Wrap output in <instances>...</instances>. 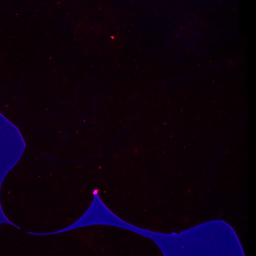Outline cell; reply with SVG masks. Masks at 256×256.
Returning <instances> with one entry per match:
<instances>
[{
    "instance_id": "6da1fadb",
    "label": "cell",
    "mask_w": 256,
    "mask_h": 256,
    "mask_svg": "<svg viewBox=\"0 0 256 256\" xmlns=\"http://www.w3.org/2000/svg\"><path fill=\"white\" fill-rule=\"evenodd\" d=\"M7 223L10 224L16 227L17 228L20 229L19 227L17 226L13 223L9 221L4 215L1 208H0V223Z\"/></svg>"
}]
</instances>
